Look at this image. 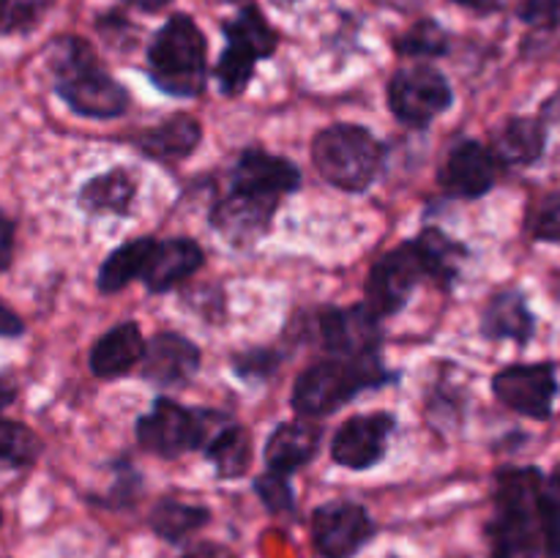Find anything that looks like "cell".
<instances>
[{"label": "cell", "instance_id": "6da1fadb", "mask_svg": "<svg viewBox=\"0 0 560 558\" xmlns=\"http://www.w3.org/2000/svg\"><path fill=\"white\" fill-rule=\"evenodd\" d=\"M539 468H501L495 474V514L487 523L490 558H545L541 545Z\"/></svg>", "mask_w": 560, "mask_h": 558}, {"label": "cell", "instance_id": "7a4b0ae2", "mask_svg": "<svg viewBox=\"0 0 560 558\" xmlns=\"http://www.w3.org/2000/svg\"><path fill=\"white\" fill-rule=\"evenodd\" d=\"M55 93L69 104L71 113L93 120L118 118L129 107V91L102 69L96 53L88 42L66 36L52 47Z\"/></svg>", "mask_w": 560, "mask_h": 558}, {"label": "cell", "instance_id": "3957f363", "mask_svg": "<svg viewBox=\"0 0 560 558\" xmlns=\"http://www.w3.org/2000/svg\"><path fill=\"white\" fill-rule=\"evenodd\" d=\"M388 381H394V375L383 364L381 353L334 356L301 372L293 388V408L301 416L320 419L337 414L366 388L386 386Z\"/></svg>", "mask_w": 560, "mask_h": 558}, {"label": "cell", "instance_id": "277c9868", "mask_svg": "<svg viewBox=\"0 0 560 558\" xmlns=\"http://www.w3.org/2000/svg\"><path fill=\"white\" fill-rule=\"evenodd\" d=\"M148 77L178 98L200 96L208 82V42L189 14H173L148 47Z\"/></svg>", "mask_w": 560, "mask_h": 558}, {"label": "cell", "instance_id": "5b68a950", "mask_svg": "<svg viewBox=\"0 0 560 558\" xmlns=\"http://www.w3.org/2000/svg\"><path fill=\"white\" fill-rule=\"evenodd\" d=\"M312 162L317 173L342 191H366L381 175L386 146L359 124H334L317 131L312 142Z\"/></svg>", "mask_w": 560, "mask_h": 558}, {"label": "cell", "instance_id": "8992f818", "mask_svg": "<svg viewBox=\"0 0 560 558\" xmlns=\"http://www.w3.org/2000/svg\"><path fill=\"white\" fill-rule=\"evenodd\" d=\"M230 416L208 408H184L170 397L153 399L151 410L137 421V441L145 452L173 460L189 449H206L208 438L228 421Z\"/></svg>", "mask_w": 560, "mask_h": 558}, {"label": "cell", "instance_id": "52a82bcc", "mask_svg": "<svg viewBox=\"0 0 560 558\" xmlns=\"http://www.w3.org/2000/svg\"><path fill=\"white\" fill-rule=\"evenodd\" d=\"M224 47L217 63V82L224 96H241L252 82L257 60L277 53L279 36L257 5H244L233 20L224 22Z\"/></svg>", "mask_w": 560, "mask_h": 558}, {"label": "cell", "instance_id": "ba28073f", "mask_svg": "<svg viewBox=\"0 0 560 558\" xmlns=\"http://www.w3.org/2000/svg\"><path fill=\"white\" fill-rule=\"evenodd\" d=\"M386 96L394 118L413 129L430 126L454 102V91L446 74L430 63L405 66V69L394 71Z\"/></svg>", "mask_w": 560, "mask_h": 558}, {"label": "cell", "instance_id": "9c48e42d", "mask_svg": "<svg viewBox=\"0 0 560 558\" xmlns=\"http://www.w3.org/2000/svg\"><path fill=\"white\" fill-rule=\"evenodd\" d=\"M377 534L366 507L337 498L312 512V545L320 558H355Z\"/></svg>", "mask_w": 560, "mask_h": 558}, {"label": "cell", "instance_id": "30bf717a", "mask_svg": "<svg viewBox=\"0 0 560 558\" xmlns=\"http://www.w3.org/2000/svg\"><path fill=\"white\" fill-rule=\"evenodd\" d=\"M421 279H427L424 263H421L413 241H405V244L386 252V255L372 266L370 277H366L364 304L370 306L377 317L397 315V312L408 304Z\"/></svg>", "mask_w": 560, "mask_h": 558}, {"label": "cell", "instance_id": "8fae6325", "mask_svg": "<svg viewBox=\"0 0 560 558\" xmlns=\"http://www.w3.org/2000/svg\"><path fill=\"white\" fill-rule=\"evenodd\" d=\"M492 392L514 414L530 419H550L552 403L558 397L556 367L541 364H512L492 377Z\"/></svg>", "mask_w": 560, "mask_h": 558}, {"label": "cell", "instance_id": "7c38bea8", "mask_svg": "<svg viewBox=\"0 0 560 558\" xmlns=\"http://www.w3.org/2000/svg\"><path fill=\"white\" fill-rule=\"evenodd\" d=\"M397 419L386 410L350 416L331 441V457L350 470H366L386 457Z\"/></svg>", "mask_w": 560, "mask_h": 558}, {"label": "cell", "instance_id": "4fadbf2b", "mask_svg": "<svg viewBox=\"0 0 560 558\" xmlns=\"http://www.w3.org/2000/svg\"><path fill=\"white\" fill-rule=\"evenodd\" d=\"M383 317L366 304L355 306H328L320 312V339L323 348L334 356H370L381 353Z\"/></svg>", "mask_w": 560, "mask_h": 558}, {"label": "cell", "instance_id": "5bb4252c", "mask_svg": "<svg viewBox=\"0 0 560 558\" xmlns=\"http://www.w3.org/2000/svg\"><path fill=\"white\" fill-rule=\"evenodd\" d=\"M498 162L490 148H485L476 140H463L448 151L443 162L441 181L443 191L448 197H463V200H476L485 197L495 186Z\"/></svg>", "mask_w": 560, "mask_h": 558}, {"label": "cell", "instance_id": "9a60e30c", "mask_svg": "<svg viewBox=\"0 0 560 558\" xmlns=\"http://www.w3.org/2000/svg\"><path fill=\"white\" fill-rule=\"evenodd\" d=\"M200 370V348L184 334L162 332L145 342L142 377L159 388H178Z\"/></svg>", "mask_w": 560, "mask_h": 558}, {"label": "cell", "instance_id": "2e32d148", "mask_svg": "<svg viewBox=\"0 0 560 558\" xmlns=\"http://www.w3.org/2000/svg\"><path fill=\"white\" fill-rule=\"evenodd\" d=\"M301 186V170L290 159L273 156L262 148H246L233 167V184L230 189L249 191L260 197H277L295 191Z\"/></svg>", "mask_w": 560, "mask_h": 558}, {"label": "cell", "instance_id": "e0dca14e", "mask_svg": "<svg viewBox=\"0 0 560 558\" xmlns=\"http://www.w3.org/2000/svg\"><path fill=\"white\" fill-rule=\"evenodd\" d=\"M277 197L249 195V191L230 189L222 200L213 206L211 224L233 244H252L271 228Z\"/></svg>", "mask_w": 560, "mask_h": 558}, {"label": "cell", "instance_id": "ac0fdd59", "mask_svg": "<svg viewBox=\"0 0 560 558\" xmlns=\"http://www.w3.org/2000/svg\"><path fill=\"white\" fill-rule=\"evenodd\" d=\"M206 263L200 244L191 239H167L156 241L148 255L145 271H142V282L151 293H167L170 288L180 284L197 274Z\"/></svg>", "mask_w": 560, "mask_h": 558}, {"label": "cell", "instance_id": "d6986e66", "mask_svg": "<svg viewBox=\"0 0 560 558\" xmlns=\"http://www.w3.org/2000/svg\"><path fill=\"white\" fill-rule=\"evenodd\" d=\"M137 191H140V173L135 167L118 164V167L85 181L80 195H77V206L93 217H98V213L126 217L131 202L137 200Z\"/></svg>", "mask_w": 560, "mask_h": 558}, {"label": "cell", "instance_id": "ffe728a7", "mask_svg": "<svg viewBox=\"0 0 560 558\" xmlns=\"http://www.w3.org/2000/svg\"><path fill=\"white\" fill-rule=\"evenodd\" d=\"M145 353V339L135 321H124L104 332L91 348V370L96 377H120L135 370Z\"/></svg>", "mask_w": 560, "mask_h": 558}, {"label": "cell", "instance_id": "44dd1931", "mask_svg": "<svg viewBox=\"0 0 560 558\" xmlns=\"http://www.w3.org/2000/svg\"><path fill=\"white\" fill-rule=\"evenodd\" d=\"M536 332V317L520 290H501L490 299L481 315V334L492 342L512 339L520 348L530 342Z\"/></svg>", "mask_w": 560, "mask_h": 558}, {"label": "cell", "instance_id": "7402d4cb", "mask_svg": "<svg viewBox=\"0 0 560 558\" xmlns=\"http://www.w3.org/2000/svg\"><path fill=\"white\" fill-rule=\"evenodd\" d=\"M202 140V126L200 120L191 118L186 113H175L170 118L159 120L156 126L142 131L137 137V148H140L145 156L159 159V162H175V159H184L200 146Z\"/></svg>", "mask_w": 560, "mask_h": 558}, {"label": "cell", "instance_id": "603a6c76", "mask_svg": "<svg viewBox=\"0 0 560 558\" xmlns=\"http://www.w3.org/2000/svg\"><path fill=\"white\" fill-rule=\"evenodd\" d=\"M320 449V430L304 421H284L268 435L266 463L273 474H293L310 463Z\"/></svg>", "mask_w": 560, "mask_h": 558}, {"label": "cell", "instance_id": "cb8c5ba5", "mask_svg": "<svg viewBox=\"0 0 560 558\" xmlns=\"http://www.w3.org/2000/svg\"><path fill=\"white\" fill-rule=\"evenodd\" d=\"M547 131L545 124L536 118H509L492 135V156L498 164L523 167V164L539 162L545 153Z\"/></svg>", "mask_w": 560, "mask_h": 558}, {"label": "cell", "instance_id": "d4e9b609", "mask_svg": "<svg viewBox=\"0 0 560 558\" xmlns=\"http://www.w3.org/2000/svg\"><path fill=\"white\" fill-rule=\"evenodd\" d=\"M211 523V512L200 503H186L178 498H159L153 509L148 512V528L159 536V539L170 542V545H180L197 531L206 528Z\"/></svg>", "mask_w": 560, "mask_h": 558}, {"label": "cell", "instance_id": "484cf974", "mask_svg": "<svg viewBox=\"0 0 560 558\" xmlns=\"http://www.w3.org/2000/svg\"><path fill=\"white\" fill-rule=\"evenodd\" d=\"M413 246L416 252H419L421 263H424L427 279H435L443 288H452V284L457 282L459 266H463L465 257H468L463 244L448 239L443 230L427 228L416 235Z\"/></svg>", "mask_w": 560, "mask_h": 558}, {"label": "cell", "instance_id": "4316f807", "mask_svg": "<svg viewBox=\"0 0 560 558\" xmlns=\"http://www.w3.org/2000/svg\"><path fill=\"white\" fill-rule=\"evenodd\" d=\"M206 457L211 460L219 479H241L252 465V438L235 421H224L206 443Z\"/></svg>", "mask_w": 560, "mask_h": 558}, {"label": "cell", "instance_id": "83f0119b", "mask_svg": "<svg viewBox=\"0 0 560 558\" xmlns=\"http://www.w3.org/2000/svg\"><path fill=\"white\" fill-rule=\"evenodd\" d=\"M153 244H156V239L142 235V239L126 241L118 249L109 252V257L102 263V268H98V290L107 295L118 293V290H124L131 279H140L142 271H145V263Z\"/></svg>", "mask_w": 560, "mask_h": 558}, {"label": "cell", "instance_id": "f1b7e54d", "mask_svg": "<svg viewBox=\"0 0 560 558\" xmlns=\"http://www.w3.org/2000/svg\"><path fill=\"white\" fill-rule=\"evenodd\" d=\"M448 44H452V38L443 31L441 22L435 20L416 22L410 31L394 38V49L405 58H441V55L448 53Z\"/></svg>", "mask_w": 560, "mask_h": 558}, {"label": "cell", "instance_id": "f546056e", "mask_svg": "<svg viewBox=\"0 0 560 558\" xmlns=\"http://www.w3.org/2000/svg\"><path fill=\"white\" fill-rule=\"evenodd\" d=\"M42 452L36 432L20 421L0 419V468H25Z\"/></svg>", "mask_w": 560, "mask_h": 558}, {"label": "cell", "instance_id": "4dcf8cb0", "mask_svg": "<svg viewBox=\"0 0 560 558\" xmlns=\"http://www.w3.org/2000/svg\"><path fill=\"white\" fill-rule=\"evenodd\" d=\"M55 0H0V33H31L52 11Z\"/></svg>", "mask_w": 560, "mask_h": 558}, {"label": "cell", "instance_id": "1f68e13d", "mask_svg": "<svg viewBox=\"0 0 560 558\" xmlns=\"http://www.w3.org/2000/svg\"><path fill=\"white\" fill-rule=\"evenodd\" d=\"M517 14L536 27V42H560V0H520Z\"/></svg>", "mask_w": 560, "mask_h": 558}, {"label": "cell", "instance_id": "d6a6232c", "mask_svg": "<svg viewBox=\"0 0 560 558\" xmlns=\"http://www.w3.org/2000/svg\"><path fill=\"white\" fill-rule=\"evenodd\" d=\"M539 512H541V545H545V558H560V487L545 481Z\"/></svg>", "mask_w": 560, "mask_h": 558}, {"label": "cell", "instance_id": "836d02e7", "mask_svg": "<svg viewBox=\"0 0 560 558\" xmlns=\"http://www.w3.org/2000/svg\"><path fill=\"white\" fill-rule=\"evenodd\" d=\"M255 492L260 496L262 507H266L271 514H293L295 496L288 476L268 470V474L257 476L255 479Z\"/></svg>", "mask_w": 560, "mask_h": 558}, {"label": "cell", "instance_id": "e575fe53", "mask_svg": "<svg viewBox=\"0 0 560 558\" xmlns=\"http://www.w3.org/2000/svg\"><path fill=\"white\" fill-rule=\"evenodd\" d=\"M528 230L536 241H552V244H560V191L541 197L539 206L530 211Z\"/></svg>", "mask_w": 560, "mask_h": 558}, {"label": "cell", "instance_id": "d590c367", "mask_svg": "<svg viewBox=\"0 0 560 558\" xmlns=\"http://www.w3.org/2000/svg\"><path fill=\"white\" fill-rule=\"evenodd\" d=\"M277 353L271 350H246V353L233 356V370L246 381H262L277 370Z\"/></svg>", "mask_w": 560, "mask_h": 558}, {"label": "cell", "instance_id": "8d00e7d4", "mask_svg": "<svg viewBox=\"0 0 560 558\" xmlns=\"http://www.w3.org/2000/svg\"><path fill=\"white\" fill-rule=\"evenodd\" d=\"M14 255V222L0 211V271H5Z\"/></svg>", "mask_w": 560, "mask_h": 558}, {"label": "cell", "instance_id": "74e56055", "mask_svg": "<svg viewBox=\"0 0 560 558\" xmlns=\"http://www.w3.org/2000/svg\"><path fill=\"white\" fill-rule=\"evenodd\" d=\"M180 558H238L228 545L222 542H197Z\"/></svg>", "mask_w": 560, "mask_h": 558}, {"label": "cell", "instance_id": "f35d334b", "mask_svg": "<svg viewBox=\"0 0 560 558\" xmlns=\"http://www.w3.org/2000/svg\"><path fill=\"white\" fill-rule=\"evenodd\" d=\"M22 332H25V326H22L20 315L0 304V337H20Z\"/></svg>", "mask_w": 560, "mask_h": 558}, {"label": "cell", "instance_id": "ab89813d", "mask_svg": "<svg viewBox=\"0 0 560 558\" xmlns=\"http://www.w3.org/2000/svg\"><path fill=\"white\" fill-rule=\"evenodd\" d=\"M452 3L465 5L470 11H479V14H492V11L501 9L503 0H452Z\"/></svg>", "mask_w": 560, "mask_h": 558}, {"label": "cell", "instance_id": "60d3db41", "mask_svg": "<svg viewBox=\"0 0 560 558\" xmlns=\"http://www.w3.org/2000/svg\"><path fill=\"white\" fill-rule=\"evenodd\" d=\"M120 3L135 5V9H140V11H162L164 5H170L173 0H120Z\"/></svg>", "mask_w": 560, "mask_h": 558}, {"label": "cell", "instance_id": "b9f144b4", "mask_svg": "<svg viewBox=\"0 0 560 558\" xmlns=\"http://www.w3.org/2000/svg\"><path fill=\"white\" fill-rule=\"evenodd\" d=\"M14 397H16L14 386H11V383L5 381V377H0V410L9 408V405L14 403Z\"/></svg>", "mask_w": 560, "mask_h": 558}, {"label": "cell", "instance_id": "7bdbcfd3", "mask_svg": "<svg viewBox=\"0 0 560 558\" xmlns=\"http://www.w3.org/2000/svg\"><path fill=\"white\" fill-rule=\"evenodd\" d=\"M550 485H556V487H560V465H558V470H556V474H552Z\"/></svg>", "mask_w": 560, "mask_h": 558}, {"label": "cell", "instance_id": "ee69618b", "mask_svg": "<svg viewBox=\"0 0 560 558\" xmlns=\"http://www.w3.org/2000/svg\"><path fill=\"white\" fill-rule=\"evenodd\" d=\"M556 293L560 295V274H558V277H556Z\"/></svg>", "mask_w": 560, "mask_h": 558}, {"label": "cell", "instance_id": "f6af8a7d", "mask_svg": "<svg viewBox=\"0 0 560 558\" xmlns=\"http://www.w3.org/2000/svg\"><path fill=\"white\" fill-rule=\"evenodd\" d=\"M277 3H284V5H288V3H295V0H277Z\"/></svg>", "mask_w": 560, "mask_h": 558}, {"label": "cell", "instance_id": "bcb514c9", "mask_svg": "<svg viewBox=\"0 0 560 558\" xmlns=\"http://www.w3.org/2000/svg\"><path fill=\"white\" fill-rule=\"evenodd\" d=\"M0 523H3V512H0Z\"/></svg>", "mask_w": 560, "mask_h": 558}, {"label": "cell", "instance_id": "7dc6e473", "mask_svg": "<svg viewBox=\"0 0 560 558\" xmlns=\"http://www.w3.org/2000/svg\"><path fill=\"white\" fill-rule=\"evenodd\" d=\"M454 558H465V556H454Z\"/></svg>", "mask_w": 560, "mask_h": 558}, {"label": "cell", "instance_id": "c3c4849f", "mask_svg": "<svg viewBox=\"0 0 560 558\" xmlns=\"http://www.w3.org/2000/svg\"><path fill=\"white\" fill-rule=\"evenodd\" d=\"M388 558H399V556H388Z\"/></svg>", "mask_w": 560, "mask_h": 558}]
</instances>
